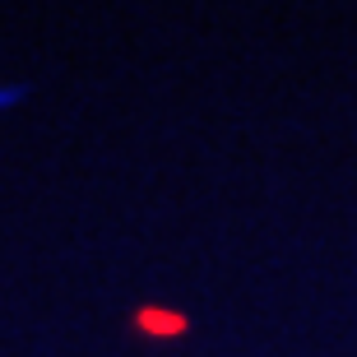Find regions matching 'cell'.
Returning a JSON list of instances; mask_svg holds the SVG:
<instances>
[{"instance_id":"obj_1","label":"cell","mask_w":357,"mask_h":357,"mask_svg":"<svg viewBox=\"0 0 357 357\" xmlns=\"http://www.w3.org/2000/svg\"><path fill=\"white\" fill-rule=\"evenodd\" d=\"M139 325H144V330H181V320H162V311H144Z\"/></svg>"}]
</instances>
